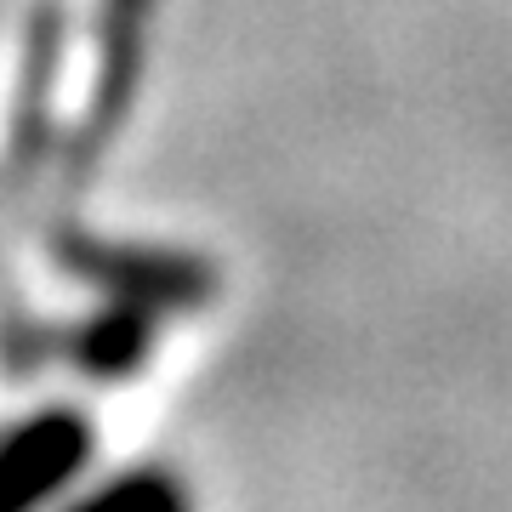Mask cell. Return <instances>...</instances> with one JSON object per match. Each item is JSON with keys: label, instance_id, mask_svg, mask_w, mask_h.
I'll return each instance as SVG.
<instances>
[{"label": "cell", "instance_id": "cell-1", "mask_svg": "<svg viewBox=\"0 0 512 512\" xmlns=\"http://www.w3.org/2000/svg\"><path fill=\"white\" fill-rule=\"evenodd\" d=\"M86 421L80 416H40L23 433L0 444V512H29L57 478H69L86 461Z\"/></svg>", "mask_w": 512, "mask_h": 512}, {"label": "cell", "instance_id": "cell-2", "mask_svg": "<svg viewBox=\"0 0 512 512\" xmlns=\"http://www.w3.org/2000/svg\"><path fill=\"white\" fill-rule=\"evenodd\" d=\"M148 18V0H114L109 23H103V103H97V120H109V103L120 114V97H126V74H131V46H137V29Z\"/></svg>", "mask_w": 512, "mask_h": 512}, {"label": "cell", "instance_id": "cell-3", "mask_svg": "<svg viewBox=\"0 0 512 512\" xmlns=\"http://www.w3.org/2000/svg\"><path fill=\"white\" fill-rule=\"evenodd\" d=\"M143 342H148V319L137 308H114L103 313L92 330H86V342H80V359L92 370H103V376H114V370H131L137 359H143Z\"/></svg>", "mask_w": 512, "mask_h": 512}]
</instances>
